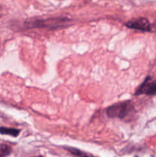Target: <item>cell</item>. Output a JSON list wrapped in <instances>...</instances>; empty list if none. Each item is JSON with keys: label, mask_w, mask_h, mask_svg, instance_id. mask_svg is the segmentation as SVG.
<instances>
[{"label": "cell", "mask_w": 156, "mask_h": 157, "mask_svg": "<svg viewBox=\"0 0 156 157\" xmlns=\"http://www.w3.org/2000/svg\"><path fill=\"white\" fill-rule=\"evenodd\" d=\"M128 28L132 29L142 31V32H151V26L149 21L145 18H138L128 21L125 24Z\"/></svg>", "instance_id": "277c9868"}, {"label": "cell", "mask_w": 156, "mask_h": 157, "mask_svg": "<svg viewBox=\"0 0 156 157\" xmlns=\"http://www.w3.org/2000/svg\"><path fill=\"white\" fill-rule=\"evenodd\" d=\"M134 110V105L131 101H124L116 103L107 107L106 113L108 117L125 119Z\"/></svg>", "instance_id": "6da1fadb"}, {"label": "cell", "mask_w": 156, "mask_h": 157, "mask_svg": "<svg viewBox=\"0 0 156 157\" xmlns=\"http://www.w3.org/2000/svg\"><path fill=\"white\" fill-rule=\"evenodd\" d=\"M67 21L65 18H47V19H28L25 25L28 28H56Z\"/></svg>", "instance_id": "7a4b0ae2"}, {"label": "cell", "mask_w": 156, "mask_h": 157, "mask_svg": "<svg viewBox=\"0 0 156 157\" xmlns=\"http://www.w3.org/2000/svg\"><path fill=\"white\" fill-rule=\"evenodd\" d=\"M12 152V148L6 144L0 145V157H6Z\"/></svg>", "instance_id": "52a82bcc"}, {"label": "cell", "mask_w": 156, "mask_h": 157, "mask_svg": "<svg viewBox=\"0 0 156 157\" xmlns=\"http://www.w3.org/2000/svg\"><path fill=\"white\" fill-rule=\"evenodd\" d=\"M145 94L147 96H154L156 95V79L152 80L151 77H147L145 81L136 90L135 95Z\"/></svg>", "instance_id": "3957f363"}, {"label": "cell", "mask_w": 156, "mask_h": 157, "mask_svg": "<svg viewBox=\"0 0 156 157\" xmlns=\"http://www.w3.org/2000/svg\"><path fill=\"white\" fill-rule=\"evenodd\" d=\"M65 150L76 157H96L92 154H89V153H85V152L74 148V147H65Z\"/></svg>", "instance_id": "5b68a950"}, {"label": "cell", "mask_w": 156, "mask_h": 157, "mask_svg": "<svg viewBox=\"0 0 156 157\" xmlns=\"http://www.w3.org/2000/svg\"><path fill=\"white\" fill-rule=\"evenodd\" d=\"M21 130L15 128H8V127H0V134L9 135V136L16 137L19 135Z\"/></svg>", "instance_id": "8992f818"}, {"label": "cell", "mask_w": 156, "mask_h": 157, "mask_svg": "<svg viewBox=\"0 0 156 157\" xmlns=\"http://www.w3.org/2000/svg\"><path fill=\"white\" fill-rule=\"evenodd\" d=\"M37 157H43V156H37Z\"/></svg>", "instance_id": "ba28073f"}]
</instances>
